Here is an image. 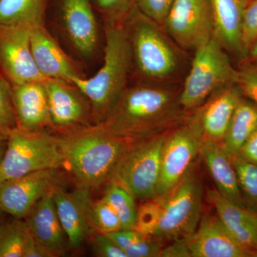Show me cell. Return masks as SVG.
Instances as JSON below:
<instances>
[{"instance_id": "7a4b0ae2", "label": "cell", "mask_w": 257, "mask_h": 257, "mask_svg": "<svg viewBox=\"0 0 257 257\" xmlns=\"http://www.w3.org/2000/svg\"><path fill=\"white\" fill-rule=\"evenodd\" d=\"M64 167L79 188L92 190L106 184L130 144L100 123L59 135Z\"/></svg>"}, {"instance_id": "ffe728a7", "label": "cell", "mask_w": 257, "mask_h": 257, "mask_svg": "<svg viewBox=\"0 0 257 257\" xmlns=\"http://www.w3.org/2000/svg\"><path fill=\"white\" fill-rule=\"evenodd\" d=\"M30 45L37 68L45 79H57L72 84L74 77L82 76L73 61L61 48L45 26L31 30Z\"/></svg>"}, {"instance_id": "e0dca14e", "label": "cell", "mask_w": 257, "mask_h": 257, "mask_svg": "<svg viewBox=\"0 0 257 257\" xmlns=\"http://www.w3.org/2000/svg\"><path fill=\"white\" fill-rule=\"evenodd\" d=\"M69 40L81 56L91 57L98 44L97 23L91 0H56Z\"/></svg>"}, {"instance_id": "4316f807", "label": "cell", "mask_w": 257, "mask_h": 257, "mask_svg": "<svg viewBox=\"0 0 257 257\" xmlns=\"http://www.w3.org/2000/svg\"><path fill=\"white\" fill-rule=\"evenodd\" d=\"M28 228L24 219L0 225V257H23Z\"/></svg>"}, {"instance_id": "f1b7e54d", "label": "cell", "mask_w": 257, "mask_h": 257, "mask_svg": "<svg viewBox=\"0 0 257 257\" xmlns=\"http://www.w3.org/2000/svg\"><path fill=\"white\" fill-rule=\"evenodd\" d=\"M88 219L94 232L109 234L122 229L121 221L114 209L103 198L89 201Z\"/></svg>"}, {"instance_id": "ba28073f", "label": "cell", "mask_w": 257, "mask_h": 257, "mask_svg": "<svg viewBox=\"0 0 257 257\" xmlns=\"http://www.w3.org/2000/svg\"><path fill=\"white\" fill-rule=\"evenodd\" d=\"M167 133L130 144L110 180L124 187L135 199L157 197L161 156Z\"/></svg>"}, {"instance_id": "484cf974", "label": "cell", "mask_w": 257, "mask_h": 257, "mask_svg": "<svg viewBox=\"0 0 257 257\" xmlns=\"http://www.w3.org/2000/svg\"><path fill=\"white\" fill-rule=\"evenodd\" d=\"M102 198L116 211L122 229H135L138 207L135 198L124 187L114 181H109Z\"/></svg>"}, {"instance_id": "2e32d148", "label": "cell", "mask_w": 257, "mask_h": 257, "mask_svg": "<svg viewBox=\"0 0 257 257\" xmlns=\"http://www.w3.org/2000/svg\"><path fill=\"white\" fill-rule=\"evenodd\" d=\"M90 192L77 187L73 192H67L62 186L53 190L57 215L72 249H80L87 238L95 233L88 219Z\"/></svg>"}, {"instance_id": "f35d334b", "label": "cell", "mask_w": 257, "mask_h": 257, "mask_svg": "<svg viewBox=\"0 0 257 257\" xmlns=\"http://www.w3.org/2000/svg\"><path fill=\"white\" fill-rule=\"evenodd\" d=\"M236 156L257 165V128L246 140Z\"/></svg>"}, {"instance_id": "836d02e7", "label": "cell", "mask_w": 257, "mask_h": 257, "mask_svg": "<svg viewBox=\"0 0 257 257\" xmlns=\"http://www.w3.org/2000/svg\"><path fill=\"white\" fill-rule=\"evenodd\" d=\"M175 0H136L137 8L142 14L162 27Z\"/></svg>"}, {"instance_id": "277c9868", "label": "cell", "mask_w": 257, "mask_h": 257, "mask_svg": "<svg viewBox=\"0 0 257 257\" xmlns=\"http://www.w3.org/2000/svg\"><path fill=\"white\" fill-rule=\"evenodd\" d=\"M64 167L59 136L45 130L28 131L16 127L7 140L0 163V184L37 171Z\"/></svg>"}, {"instance_id": "8fae6325", "label": "cell", "mask_w": 257, "mask_h": 257, "mask_svg": "<svg viewBox=\"0 0 257 257\" xmlns=\"http://www.w3.org/2000/svg\"><path fill=\"white\" fill-rule=\"evenodd\" d=\"M202 140L187 122L169 131L161 156L157 197L162 199L178 185L199 155Z\"/></svg>"}, {"instance_id": "cb8c5ba5", "label": "cell", "mask_w": 257, "mask_h": 257, "mask_svg": "<svg viewBox=\"0 0 257 257\" xmlns=\"http://www.w3.org/2000/svg\"><path fill=\"white\" fill-rule=\"evenodd\" d=\"M256 128L257 105L242 96L235 109L221 145L230 157L236 156Z\"/></svg>"}, {"instance_id": "ee69618b", "label": "cell", "mask_w": 257, "mask_h": 257, "mask_svg": "<svg viewBox=\"0 0 257 257\" xmlns=\"http://www.w3.org/2000/svg\"><path fill=\"white\" fill-rule=\"evenodd\" d=\"M5 214L4 211L2 210L1 209H0V225H1L2 223L3 222V214Z\"/></svg>"}, {"instance_id": "603a6c76", "label": "cell", "mask_w": 257, "mask_h": 257, "mask_svg": "<svg viewBox=\"0 0 257 257\" xmlns=\"http://www.w3.org/2000/svg\"><path fill=\"white\" fill-rule=\"evenodd\" d=\"M199 155L202 156L216 187V191L235 205L245 207L231 157L221 143L203 141Z\"/></svg>"}, {"instance_id": "7c38bea8", "label": "cell", "mask_w": 257, "mask_h": 257, "mask_svg": "<svg viewBox=\"0 0 257 257\" xmlns=\"http://www.w3.org/2000/svg\"><path fill=\"white\" fill-rule=\"evenodd\" d=\"M60 170L37 171L0 184V209L15 219H25L44 196L61 186Z\"/></svg>"}, {"instance_id": "b9f144b4", "label": "cell", "mask_w": 257, "mask_h": 257, "mask_svg": "<svg viewBox=\"0 0 257 257\" xmlns=\"http://www.w3.org/2000/svg\"><path fill=\"white\" fill-rule=\"evenodd\" d=\"M8 140V139H7ZM7 140L0 141V163L4 157L5 150L7 148Z\"/></svg>"}, {"instance_id": "8992f818", "label": "cell", "mask_w": 257, "mask_h": 257, "mask_svg": "<svg viewBox=\"0 0 257 257\" xmlns=\"http://www.w3.org/2000/svg\"><path fill=\"white\" fill-rule=\"evenodd\" d=\"M237 79V68L230 55L213 37L194 50L190 70L179 94L181 105L186 111H192L216 91L236 84Z\"/></svg>"}, {"instance_id": "1f68e13d", "label": "cell", "mask_w": 257, "mask_h": 257, "mask_svg": "<svg viewBox=\"0 0 257 257\" xmlns=\"http://www.w3.org/2000/svg\"><path fill=\"white\" fill-rule=\"evenodd\" d=\"M18 127L14 104L13 85L0 76V130L9 134Z\"/></svg>"}, {"instance_id": "7402d4cb", "label": "cell", "mask_w": 257, "mask_h": 257, "mask_svg": "<svg viewBox=\"0 0 257 257\" xmlns=\"http://www.w3.org/2000/svg\"><path fill=\"white\" fill-rule=\"evenodd\" d=\"M13 96L18 128L28 131L52 128L43 82L13 86Z\"/></svg>"}, {"instance_id": "30bf717a", "label": "cell", "mask_w": 257, "mask_h": 257, "mask_svg": "<svg viewBox=\"0 0 257 257\" xmlns=\"http://www.w3.org/2000/svg\"><path fill=\"white\" fill-rule=\"evenodd\" d=\"M162 28L179 47L197 50L214 37L209 0H175Z\"/></svg>"}, {"instance_id": "60d3db41", "label": "cell", "mask_w": 257, "mask_h": 257, "mask_svg": "<svg viewBox=\"0 0 257 257\" xmlns=\"http://www.w3.org/2000/svg\"><path fill=\"white\" fill-rule=\"evenodd\" d=\"M245 60L257 61V41L255 42L254 45H253V46L251 47V48L250 49L247 57H246V58L245 59Z\"/></svg>"}, {"instance_id": "e575fe53", "label": "cell", "mask_w": 257, "mask_h": 257, "mask_svg": "<svg viewBox=\"0 0 257 257\" xmlns=\"http://www.w3.org/2000/svg\"><path fill=\"white\" fill-rule=\"evenodd\" d=\"M242 40L247 57L250 49L257 41V0H250L245 8Z\"/></svg>"}, {"instance_id": "3957f363", "label": "cell", "mask_w": 257, "mask_h": 257, "mask_svg": "<svg viewBox=\"0 0 257 257\" xmlns=\"http://www.w3.org/2000/svg\"><path fill=\"white\" fill-rule=\"evenodd\" d=\"M104 62L90 78L74 77L72 84L90 104L94 123H100L121 92L126 89L133 62L126 23H105Z\"/></svg>"}, {"instance_id": "ac0fdd59", "label": "cell", "mask_w": 257, "mask_h": 257, "mask_svg": "<svg viewBox=\"0 0 257 257\" xmlns=\"http://www.w3.org/2000/svg\"><path fill=\"white\" fill-rule=\"evenodd\" d=\"M24 219L32 236L50 257L67 254L70 247L57 215L53 191L44 196Z\"/></svg>"}, {"instance_id": "5bb4252c", "label": "cell", "mask_w": 257, "mask_h": 257, "mask_svg": "<svg viewBox=\"0 0 257 257\" xmlns=\"http://www.w3.org/2000/svg\"><path fill=\"white\" fill-rule=\"evenodd\" d=\"M242 96L236 84L221 88L200 106L193 109L186 122L197 134L202 142L221 144Z\"/></svg>"}, {"instance_id": "9c48e42d", "label": "cell", "mask_w": 257, "mask_h": 257, "mask_svg": "<svg viewBox=\"0 0 257 257\" xmlns=\"http://www.w3.org/2000/svg\"><path fill=\"white\" fill-rule=\"evenodd\" d=\"M165 257H253L231 236L217 215L204 214L194 233L172 241Z\"/></svg>"}, {"instance_id": "d4e9b609", "label": "cell", "mask_w": 257, "mask_h": 257, "mask_svg": "<svg viewBox=\"0 0 257 257\" xmlns=\"http://www.w3.org/2000/svg\"><path fill=\"white\" fill-rule=\"evenodd\" d=\"M50 0H0V24L35 29L45 26Z\"/></svg>"}, {"instance_id": "f546056e", "label": "cell", "mask_w": 257, "mask_h": 257, "mask_svg": "<svg viewBox=\"0 0 257 257\" xmlns=\"http://www.w3.org/2000/svg\"><path fill=\"white\" fill-rule=\"evenodd\" d=\"M105 23H126L138 10L136 0H91Z\"/></svg>"}, {"instance_id": "4dcf8cb0", "label": "cell", "mask_w": 257, "mask_h": 257, "mask_svg": "<svg viewBox=\"0 0 257 257\" xmlns=\"http://www.w3.org/2000/svg\"><path fill=\"white\" fill-rule=\"evenodd\" d=\"M162 214L161 199H152L140 204L137 211L135 229L145 236H153L160 224Z\"/></svg>"}, {"instance_id": "d6986e66", "label": "cell", "mask_w": 257, "mask_h": 257, "mask_svg": "<svg viewBox=\"0 0 257 257\" xmlns=\"http://www.w3.org/2000/svg\"><path fill=\"white\" fill-rule=\"evenodd\" d=\"M214 38L238 63L245 60L242 33L245 0H209Z\"/></svg>"}, {"instance_id": "f6af8a7d", "label": "cell", "mask_w": 257, "mask_h": 257, "mask_svg": "<svg viewBox=\"0 0 257 257\" xmlns=\"http://www.w3.org/2000/svg\"><path fill=\"white\" fill-rule=\"evenodd\" d=\"M245 1H246V4H247V3H248V2L250 1V0H245Z\"/></svg>"}, {"instance_id": "52a82bcc", "label": "cell", "mask_w": 257, "mask_h": 257, "mask_svg": "<svg viewBox=\"0 0 257 257\" xmlns=\"http://www.w3.org/2000/svg\"><path fill=\"white\" fill-rule=\"evenodd\" d=\"M204 189L194 165L162 202L160 224L153 236L162 241L184 239L194 232L202 219Z\"/></svg>"}, {"instance_id": "5b68a950", "label": "cell", "mask_w": 257, "mask_h": 257, "mask_svg": "<svg viewBox=\"0 0 257 257\" xmlns=\"http://www.w3.org/2000/svg\"><path fill=\"white\" fill-rule=\"evenodd\" d=\"M133 61L144 77L162 82L177 74L180 59L163 28L138 10L126 23Z\"/></svg>"}, {"instance_id": "9a60e30c", "label": "cell", "mask_w": 257, "mask_h": 257, "mask_svg": "<svg viewBox=\"0 0 257 257\" xmlns=\"http://www.w3.org/2000/svg\"><path fill=\"white\" fill-rule=\"evenodd\" d=\"M52 128L60 135L94 124L92 109L85 96L72 84L53 79L43 82Z\"/></svg>"}, {"instance_id": "ab89813d", "label": "cell", "mask_w": 257, "mask_h": 257, "mask_svg": "<svg viewBox=\"0 0 257 257\" xmlns=\"http://www.w3.org/2000/svg\"><path fill=\"white\" fill-rule=\"evenodd\" d=\"M23 257H50L46 250L37 242L29 229L25 239Z\"/></svg>"}, {"instance_id": "d590c367", "label": "cell", "mask_w": 257, "mask_h": 257, "mask_svg": "<svg viewBox=\"0 0 257 257\" xmlns=\"http://www.w3.org/2000/svg\"><path fill=\"white\" fill-rule=\"evenodd\" d=\"M164 241L154 236H143L125 251L127 257H162Z\"/></svg>"}, {"instance_id": "4fadbf2b", "label": "cell", "mask_w": 257, "mask_h": 257, "mask_svg": "<svg viewBox=\"0 0 257 257\" xmlns=\"http://www.w3.org/2000/svg\"><path fill=\"white\" fill-rule=\"evenodd\" d=\"M31 29L0 24V67L12 85L44 82L30 45Z\"/></svg>"}, {"instance_id": "8d00e7d4", "label": "cell", "mask_w": 257, "mask_h": 257, "mask_svg": "<svg viewBox=\"0 0 257 257\" xmlns=\"http://www.w3.org/2000/svg\"><path fill=\"white\" fill-rule=\"evenodd\" d=\"M94 253L100 257H127L119 246H116L106 234L95 232L92 236Z\"/></svg>"}, {"instance_id": "83f0119b", "label": "cell", "mask_w": 257, "mask_h": 257, "mask_svg": "<svg viewBox=\"0 0 257 257\" xmlns=\"http://www.w3.org/2000/svg\"><path fill=\"white\" fill-rule=\"evenodd\" d=\"M244 207L257 212V165L239 156L231 157Z\"/></svg>"}, {"instance_id": "d6a6232c", "label": "cell", "mask_w": 257, "mask_h": 257, "mask_svg": "<svg viewBox=\"0 0 257 257\" xmlns=\"http://www.w3.org/2000/svg\"><path fill=\"white\" fill-rule=\"evenodd\" d=\"M238 87L245 97L257 105V61L244 60L238 63Z\"/></svg>"}, {"instance_id": "7bdbcfd3", "label": "cell", "mask_w": 257, "mask_h": 257, "mask_svg": "<svg viewBox=\"0 0 257 257\" xmlns=\"http://www.w3.org/2000/svg\"><path fill=\"white\" fill-rule=\"evenodd\" d=\"M8 135H9V134L5 133V132L0 130V141H1V140H7L8 138Z\"/></svg>"}, {"instance_id": "6da1fadb", "label": "cell", "mask_w": 257, "mask_h": 257, "mask_svg": "<svg viewBox=\"0 0 257 257\" xmlns=\"http://www.w3.org/2000/svg\"><path fill=\"white\" fill-rule=\"evenodd\" d=\"M180 91L162 83L126 87L100 124L130 143L168 133L185 122Z\"/></svg>"}, {"instance_id": "74e56055", "label": "cell", "mask_w": 257, "mask_h": 257, "mask_svg": "<svg viewBox=\"0 0 257 257\" xmlns=\"http://www.w3.org/2000/svg\"><path fill=\"white\" fill-rule=\"evenodd\" d=\"M106 234L124 252L134 243L136 242L142 236H145L135 229H121Z\"/></svg>"}, {"instance_id": "44dd1931", "label": "cell", "mask_w": 257, "mask_h": 257, "mask_svg": "<svg viewBox=\"0 0 257 257\" xmlns=\"http://www.w3.org/2000/svg\"><path fill=\"white\" fill-rule=\"evenodd\" d=\"M207 197L231 236L253 257H257V212L235 205L216 189H208Z\"/></svg>"}]
</instances>
